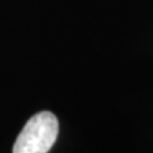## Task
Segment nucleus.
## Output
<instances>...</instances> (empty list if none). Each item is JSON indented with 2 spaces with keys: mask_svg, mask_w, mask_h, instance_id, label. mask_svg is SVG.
Wrapping results in <instances>:
<instances>
[{
  "mask_svg": "<svg viewBox=\"0 0 153 153\" xmlns=\"http://www.w3.org/2000/svg\"><path fill=\"white\" fill-rule=\"evenodd\" d=\"M58 136V119L43 111L31 116L17 136L13 153H48Z\"/></svg>",
  "mask_w": 153,
  "mask_h": 153,
  "instance_id": "nucleus-1",
  "label": "nucleus"
}]
</instances>
